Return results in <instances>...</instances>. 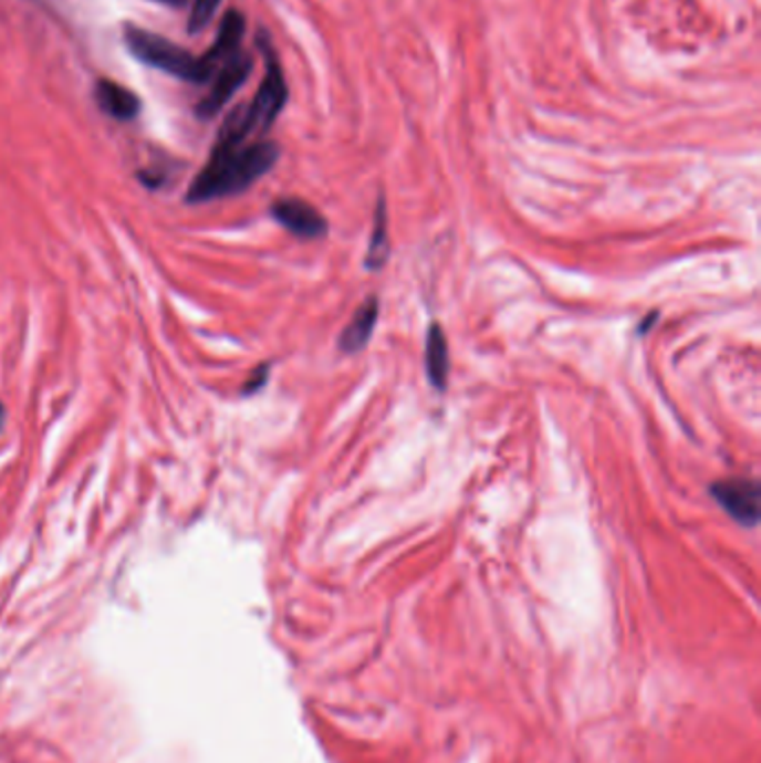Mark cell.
<instances>
[{"instance_id": "cell-1", "label": "cell", "mask_w": 761, "mask_h": 763, "mask_svg": "<svg viewBox=\"0 0 761 763\" xmlns=\"http://www.w3.org/2000/svg\"><path fill=\"white\" fill-rule=\"evenodd\" d=\"M280 159V148L273 142H256L234 148L215 146L208 164L188 188L190 203H204L221 197L243 192L262 179Z\"/></svg>"}, {"instance_id": "cell-2", "label": "cell", "mask_w": 761, "mask_h": 763, "mask_svg": "<svg viewBox=\"0 0 761 763\" xmlns=\"http://www.w3.org/2000/svg\"><path fill=\"white\" fill-rule=\"evenodd\" d=\"M260 48L264 52L267 61V74L264 81L250 103H243L234 107L228 118L223 121L221 130L217 135V144L221 148H234L243 146L250 137L264 135L269 127L275 123V118L282 114L286 101H289V85L280 65V59L271 43L262 36Z\"/></svg>"}, {"instance_id": "cell-3", "label": "cell", "mask_w": 761, "mask_h": 763, "mask_svg": "<svg viewBox=\"0 0 761 763\" xmlns=\"http://www.w3.org/2000/svg\"><path fill=\"white\" fill-rule=\"evenodd\" d=\"M123 43L131 50L135 59L142 63L161 70L175 79L188 81V83H208L212 79L210 67L204 63V59L192 56L188 50L179 48L177 43L144 30L139 25H123Z\"/></svg>"}, {"instance_id": "cell-4", "label": "cell", "mask_w": 761, "mask_h": 763, "mask_svg": "<svg viewBox=\"0 0 761 763\" xmlns=\"http://www.w3.org/2000/svg\"><path fill=\"white\" fill-rule=\"evenodd\" d=\"M252 72V56L243 50L234 52L232 56H228L215 72L212 87L208 90V94L197 103V116L199 118H212L230 98L232 94L248 81Z\"/></svg>"}, {"instance_id": "cell-5", "label": "cell", "mask_w": 761, "mask_h": 763, "mask_svg": "<svg viewBox=\"0 0 761 763\" xmlns=\"http://www.w3.org/2000/svg\"><path fill=\"white\" fill-rule=\"evenodd\" d=\"M715 500L741 525L754 527L759 523L761 489L754 480H719L710 487Z\"/></svg>"}, {"instance_id": "cell-6", "label": "cell", "mask_w": 761, "mask_h": 763, "mask_svg": "<svg viewBox=\"0 0 761 763\" xmlns=\"http://www.w3.org/2000/svg\"><path fill=\"white\" fill-rule=\"evenodd\" d=\"M271 212L278 223H282L286 230L302 239H320L329 232V221L324 219V215L304 199H278Z\"/></svg>"}, {"instance_id": "cell-7", "label": "cell", "mask_w": 761, "mask_h": 763, "mask_svg": "<svg viewBox=\"0 0 761 763\" xmlns=\"http://www.w3.org/2000/svg\"><path fill=\"white\" fill-rule=\"evenodd\" d=\"M94 98L98 107L116 121H133L142 112V98L133 90L123 87L121 83L110 81V79L96 81Z\"/></svg>"}, {"instance_id": "cell-8", "label": "cell", "mask_w": 761, "mask_h": 763, "mask_svg": "<svg viewBox=\"0 0 761 763\" xmlns=\"http://www.w3.org/2000/svg\"><path fill=\"white\" fill-rule=\"evenodd\" d=\"M243 32H246V19L241 17V12L230 10L226 12V17L219 23V32L215 43L208 48V52L201 56L204 63L210 67L212 76L217 72V67L232 56L234 52L241 50V41H243Z\"/></svg>"}, {"instance_id": "cell-9", "label": "cell", "mask_w": 761, "mask_h": 763, "mask_svg": "<svg viewBox=\"0 0 761 763\" xmlns=\"http://www.w3.org/2000/svg\"><path fill=\"white\" fill-rule=\"evenodd\" d=\"M377 311H379L377 297H368L357 309V313L346 324V328H344V333L340 337V348L344 353H357V351H362L368 344V339L373 335V328L377 324Z\"/></svg>"}, {"instance_id": "cell-10", "label": "cell", "mask_w": 761, "mask_h": 763, "mask_svg": "<svg viewBox=\"0 0 761 763\" xmlns=\"http://www.w3.org/2000/svg\"><path fill=\"white\" fill-rule=\"evenodd\" d=\"M425 362H427V375L431 379V385L438 391H445L447 379H449V342L440 324H431L427 333Z\"/></svg>"}, {"instance_id": "cell-11", "label": "cell", "mask_w": 761, "mask_h": 763, "mask_svg": "<svg viewBox=\"0 0 761 763\" xmlns=\"http://www.w3.org/2000/svg\"><path fill=\"white\" fill-rule=\"evenodd\" d=\"M389 215H387V203L385 199H379L377 203V212H375V226L368 239V250H366V269L371 271H379L387 260H389Z\"/></svg>"}, {"instance_id": "cell-12", "label": "cell", "mask_w": 761, "mask_h": 763, "mask_svg": "<svg viewBox=\"0 0 761 763\" xmlns=\"http://www.w3.org/2000/svg\"><path fill=\"white\" fill-rule=\"evenodd\" d=\"M219 6H221V0H192V10H190V19H188V32L190 34H199L201 30H206L210 25V21L215 19Z\"/></svg>"}, {"instance_id": "cell-13", "label": "cell", "mask_w": 761, "mask_h": 763, "mask_svg": "<svg viewBox=\"0 0 761 763\" xmlns=\"http://www.w3.org/2000/svg\"><path fill=\"white\" fill-rule=\"evenodd\" d=\"M267 377H269V366L264 364V366H260V368L256 370V375H252V377L248 379V385H246L243 394H256V391H260V389L264 387Z\"/></svg>"}, {"instance_id": "cell-14", "label": "cell", "mask_w": 761, "mask_h": 763, "mask_svg": "<svg viewBox=\"0 0 761 763\" xmlns=\"http://www.w3.org/2000/svg\"><path fill=\"white\" fill-rule=\"evenodd\" d=\"M155 3H161V6H168V8H184L188 0H155Z\"/></svg>"}, {"instance_id": "cell-15", "label": "cell", "mask_w": 761, "mask_h": 763, "mask_svg": "<svg viewBox=\"0 0 761 763\" xmlns=\"http://www.w3.org/2000/svg\"><path fill=\"white\" fill-rule=\"evenodd\" d=\"M3 422H6V409L3 405H0V429H3Z\"/></svg>"}]
</instances>
